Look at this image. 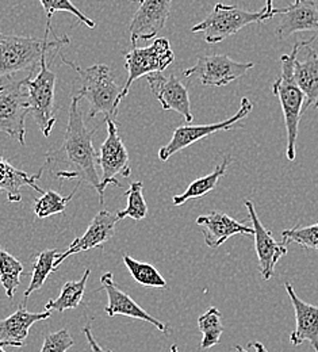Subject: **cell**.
Masks as SVG:
<instances>
[{
    "label": "cell",
    "mask_w": 318,
    "mask_h": 352,
    "mask_svg": "<svg viewBox=\"0 0 318 352\" xmlns=\"http://www.w3.org/2000/svg\"><path fill=\"white\" fill-rule=\"evenodd\" d=\"M75 95L69 104L68 124L63 142L46 153L45 167L63 180L89 183L100 195V177L98 175V152L92 138L95 129L89 131Z\"/></svg>",
    "instance_id": "cell-1"
},
{
    "label": "cell",
    "mask_w": 318,
    "mask_h": 352,
    "mask_svg": "<svg viewBox=\"0 0 318 352\" xmlns=\"http://www.w3.org/2000/svg\"><path fill=\"white\" fill-rule=\"evenodd\" d=\"M316 36H313L309 41L295 43L290 54H282L280 65L282 72L280 76L273 82V94L277 98L286 125V135H287V146H286V157L290 162H294L297 157V138L299 131V121L302 117V111L305 107V94L298 87L294 78V63L301 47H306L316 41Z\"/></svg>",
    "instance_id": "cell-2"
},
{
    "label": "cell",
    "mask_w": 318,
    "mask_h": 352,
    "mask_svg": "<svg viewBox=\"0 0 318 352\" xmlns=\"http://www.w3.org/2000/svg\"><path fill=\"white\" fill-rule=\"evenodd\" d=\"M49 32L45 30L44 38H33L14 34L0 33V78H8L23 71H34L40 68L46 52L60 49L69 44L67 36L47 40Z\"/></svg>",
    "instance_id": "cell-3"
},
{
    "label": "cell",
    "mask_w": 318,
    "mask_h": 352,
    "mask_svg": "<svg viewBox=\"0 0 318 352\" xmlns=\"http://www.w3.org/2000/svg\"><path fill=\"white\" fill-rule=\"evenodd\" d=\"M60 57L65 65L75 69L80 76L82 88L76 96L80 100L86 99L89 102L90 118H95L99 114L110 118L117 117L122 88L117 85L111 69L104 64H96L83 69L75 63L68 61L63 54Z\"/></svg>",
    "instance_id": "cell-4"
},
{
    "label": "cell",
    "mask_w": 318,
    "mask_h": 352,
    "mask_svg": "<svg viewBox=\"0 0 318 352\" xmlns=\"http://www.w3.org/2000/svg\"><path fill=\"white\" fill-rule=\"evenodd\" d=\"M266 11H245L237 6L217 3L213 11L198 25L191 28V33H205L207 44H218L237 34L241 29L267 21Z\"/></svg>",
    "instance_id": "cell-5"
},
{
    "label": "cell",
    "mask_w": 318,
    "mask_h": 352,
    "mask_svg": "<svg viewBox=\"0 0 318 352\" xmlns=\"http://www.w3.org/2000/svg\"><path fill=\"white\" fill-rule=\"evenodd\" d=\"M104 122L107 125V137L100 145V151L98 153V166L102 168L99 195L100 205L104 204V190L107 188V186L113 184L117 187H122L117 176L129 177L132 174L130 157L118 133V125L110 117H106Z\"/></svg>",
    "instance_id": "cell-6"
},
{
    "label": "cell",
    "mask_w": 318,
    "mask_h": 352,
    "mask_svg": "<svg viewBox=\"0 0 318 352\" xmlns=\"http://www.w3.org/2000/svg\"><path fill=\"white\" fill-rule=\"evenodd\" d=\"M54 88L56 74L50 71L44 57L37 76L27 78L26 89L29 114H32L38 129L45 137L50 135L57 121L54 113Z\"/></svg>",
    "instance_id": "cell-7"
},
{
    "label": "cell",
    "mask_w": 318,
    "mask_h": 352,
    "mask_svg": "<svg viewBox=\"0 0 318 352\" xmlns=\"http://www.w3.org/2000/svg\"><path fill=\"white\" fill-rule=\"evenodd\" d=\"M27 78L22 80H7L0 85V133L15 138L22 146L26 145L25 124L29 114Z\"/></svg>",
    "instance_id": "cell-8"
},
{
    "label": "cell",
    "mask_w": 318,
    "mask_h": 352,
    "mask_svg": "<svg viewBox=\"0 0 318 352\" xmlns=\"http://www.w3.org/2000/svg\"><path fill=\"white\" fill-rule=\"evenodd\" d=\"M175 60L174 50L167 38H156L153 44L145 47L133 46L125 54V65L128 69V80L122 87L121 102L129 94V89L137 79L167 69Z\"/></svg>",
    "instance_id": "cell-9"
},
{
    "label": "cell",
    "mask_w": 318,
    "mask_h": 352,
    "mask_svg": "<svg viewBox=\"0 0 318 352\" xmlns=\"http://www.w3.org/2000/svg\"><path fill=\"white\" fill-rule=\"evenodd\" d=\"M253 67V63H237L225 54H212L198 57L196 64L184 69L183 75L196 78L203 86L223 87L240 79Z\"/></svg>",
    "instance_id": "cell-10"
},
{
    "label": "cell",
    "mask_w": 318,
    "mask_h": 352,
    "mask_svg": "<svg viewBox=\"0 0 318 352\" xmlns=\"http://www.w3.org/2000/svg\"><path fill=\"white\" fill-rule=\"evenodd\" d=\"M252 109H253V103L248 98H242L238 111L225 121L210 124V125H199V126H192L187 124L179 126L174 132L171 141L159 151V159L161 162H167L171 156L181 152L182 149L191 146L194 142H198L214 133L230 131L234 125H237L241 120H244L252 111Z\"/></svg>",
    "instance_id": "cell-11"
},
{
    "label": "cell",
    "mask_w": 318,
    "mask_h": 352,
    "mask_svg": "<svg viewBox=\"0 0 318 352\" xmlns=\"http://www.w3.org/2000/svg\"><path fill=\"white\" fill-rule=\"evenodd\" d=\"M245 208L249 212V219L252 221V229L255 236V250L258 255L259 270L263 280H270L275 272V265L287 255V247L282 243H277L273 239V232L269 230L259 219L255 205L252 201H245Z\"/></svg>",
    "instance_id": "cell-12"
},
{
    "label": "cell",
    "mask_w": 318,
    "mask_h": 352,
    "mask_svg": "<svg viewBox=\"0 0 318 352\" xmlns=\"http://www.w3.org/2000/svg\"><path fill=\"white\" fill-rule=\"evenodd\" d=\"M146 82L153 96L160 102L163 110H172L181 114L184 122L188 125L192 122L194 116L191 111V103L188 91L177 75L166 78L161 72L146 76Z\"/></svg>",
    "instance_id": "cell-13"
},
{
    "label": "cell",
    "mask_w": 318,
    "mask_h": 352,
    "mask_svg": "<svg viewBox=\"0 0 318 352\" xmlns=\"http://www.w3.org/2000/svg\"><path fill=\"white\" fill-rule=\"evenodd\" d=\"M172 0H144L130 22V40L137 46L139 40L149 41L155 38L168 21Z\"/></svg>",
    "instance_id": "cell-14"
},
{
    "label": "cell",
    "mask_w": 318,
    "mask_h": 352,
    "mask_svg": "<svg viewBox=\"0 0 318 352\" xmlns=\"http://www.w3.org/2000/svg\"><path fill=\"white\" fill-rule=\"evenodd\" d=\"M100 285H102L100 290H104L107 293L109 304L104 309V311L109 317H114V316L121 314V316L132 317V318L141 320V321H146V322L155 325L163 333H167L170 331L167 324L155 318L145 309L141 308L129 294H126L125 292H122L118 287V285L114 280L113 272L103 274L100 276Z\"/></svg>",
    "instance_id": "cell-15"
},
{
    "label": "cell",
    "mask_w": 318,
    "mask_h": 352,
    "mask_svg": "<svg viewBox=\"0 0 318 352\" xmlns=\"http://www.w3.org/2000/svg\"><path fill=\"white\" fill-rule=\"evenodd\" d=\"M118 221L120 220L117 214L107 210H100L90 222V226L87 228L86 233L82 237L73 240L65 252H61V255L54 263L56 270L71 255H76L84 251H90L96 247H102L115 234V226Z\"/></svg>",
    "instance_id": "cell-16"
},
{
    "label": "cell",
    "mask_w": 318,
    "mask_h": 352,
    "mask_svg": "<svg viewBox=\"0 0 318 352\" xmlns=\"http://www.w3.org/2000/svg\"><path fill=\"white\" fill-rule=\"evenodd\" d=\"M282 18L275 29L279 40H286L294 33L316 32L318 33V7L316 0H295L283 8Z\"/></svg>",
    "instance_id": "cell-17"
},
{
    "label": "cell",
    "mask_w": 318,
    "mask_h": 352,
    "mask_svg": "<svg viewBox=\"0 0 318 352\" xmlns=\"http://www.w3.org/2000/svg\"><path fill=\"white\" fill-rule=\"evenodd\" d=\"M284 287L295 310V329L290 335L291 346L298 347L309 342L315 351L318 352V307L304 302L290 282H286Z\"/></svg>",
    "instance_id": "cell-18"
},
{
    "label": "cell",
    "mask_w": 318,
    "mask_h": 352,
    "mask_svg": "<svg viewBox=\"0 0 318 352\" xmlns=\"http://www.w3.org/2000/svg\"><path fill=\"white\" fill-rule=\"evenodd\" d=\"M196 223L202 228L203 239L207 247L218 248L227 239L236 234H253L252 226H247L221 212H212L196 219Z\"/></svg>",
    "instance_id": "cell-19"
},
{
    "label": "cell",
    "mask_w": 318,
    "mask_h": 352,
    "mask_svg": "<svg viewBox=\"0 0 318 352\" xmlns=\"http://www.w3.org/2000/svg\"><path fill=\"white\" fill-rule=\"evenodd\" d=\"M52 316V311L32 313L26 305H19L16 311L0 321V346L1 347H22L29 336L30 328Z\"/></svg>",
    "instance_id": "cell-20"
},
{
    "label": "cell",
    "mask_w": 318,
    "mask_h": 352,
    "mask_svg": "<svg viewBox=\"0 0 318 352\" xmlns=\"http://www.w3.org/2000/svg\"><path fill=\"white\" fill-rule=\"evenodd\" d=\"M44 173V167L34 175L21 171L11 166L5 159L0 156V191L7 194L10 202H19L22 198V190L25 187H32L33 190L44 194L45 191L37 184Z\"/></svg>",
    "instance_id": "cell-21"
},
{
    "label": "cell",
    "mask_w": 318,
    "mask_h": 352,
    "mask_svg": "<svg viewBox=\"0 0 318 352\" xmlns=\"http://www.w3.org/2000/svg\"><path fill=\"white\" fill-rule=\"evenodd\" d=\"M310 46V45H309ZM308 46L305 61L294 63V78L298 87L305 94V109H318V50Z\"/></svg>",
    "instance_id": "cell-22"
},
{
    "label": "cell",
    "mask_w": 318,
    "mask_h": 352,
    "mask_svg": "<svg viewBox=\"0 0 318 352\" xmlns=\"http://www.w3.org/2000/svg\"><path fill=\"white\" fill-rule=\"evenodd\" d=\"M231 163V157L227 156L224 157L223 163L218 164L216 167V170L209 174V175L202 176L199 179H195L188 187L187 190L181 194V195H175L172 198V202L175 206H181L183 204H185L187 201L190 199H194V198H201L203 195H206L207 192L213 191L216 188V186L218 184V182L225 176L227 174V167L229 164Z\"/></svg>",
    "instance_id": "cell-23"
},
{
    "label": "cell",
    "mask_w": 318,
    "mask_h": 352,
    "mask_svg": "<svg viewBox=\"0 0 318 352\" xmlns=\"http://www.w3.org/2000/svg\"><path fill=\"white\" fill-rule=\"evenodd\" d=\"M90 274H91V270L87 268L84 271L83 276L79 280H69V282H67L63 286L60 296L56 300H52V301L46 302V311L64 313L65 310L78 308L80 305L82 300H83L86 285H87Z\"/></svg>",
    "instance_id": "cell-24"
},
{
    "label": "cell",
    "mask_w": 318,
    "mask_h": 352,
    "mask_svg": "<svg viewBox=\"0 0 318 352\" xmlns=\"http://www.w3.org/2000/svg\"><path fill=\"white\" fill-rule=\"evenodd\" d=\"M60 255H61V252L58 250H46L36 256V261L33 264V274H32L30 285L25 292L26 301L34 292L40 290L44 286L47 276L56 271L54 263Z\"/></svg>",
    "instance_id": "cell-25"
},
{
    "label": "cell",
    "mask_w": 318,
    "mask_h": 352,
    "mask_svg": "<svg viewBox=\"0 0 318 352\" xmlns=\"http://www.w3.org/2000/svg\"><path fill=\"white\" fill-rule=\"evenodd\" d=\"M198 327L202 332V340L199 344L201 350H207L218 344L224 333L221 311L214 307L207 309V311L198 318Z\"/></svg>",
    "instance_id": "cell-26"
},
{
    "label": "cell",
    "mask_w": 318,
    "mask_h": 352,
    "mask_svg": "<svg viewBox=\"0 0 318 352\" xmlns=\"http://www.w3.org/2000/svg\"><path fill=\"white\" fill-rule=\"evenodd\" d=\"M124 263L129 270L133 279L139 285L153 289H167V280L155 265L138 262L128 254L124 255Z\"/></svg>",
    "instance_id": "cell-27"
},
{
    "label": "cell",
    "mask_w": 318,
    "mask_h": 352,
    "mask_svg": "<svg viewBox=\"0 0 318 352\" xmlns=\"http://www.w3.org/2000/svg\"><path fill=\"white\" fill-rule=\"evenodd\" d=\"M23 265L11 254L0 248V283L8 298H14L16 289L21 286Z\"/></svg>",
    "instance_id": "cell-28"
},
{
    "label": "cell",
    "mask_w": 318,
    "mask_h": 352,
    "mask_svg": "<svg viewBox=\"0 0 318 352\" xmlns=\"http://www.w3.org/2000/svg\"><path fill=\"white\" fill-rule=\"evenodd\" d=\"M78 187L73 188L72 192L68 197H63L57 191L47 190L41 195V198L36 199V202L33 205V212L36 213V216L38 219H47L50 216L64 213L69 201H72V198L75 197V194L78 191Z\"/></svg>",
    "instance_id": "cell-29"
},
{
    "label": "cell",
    "mask_w": 318,
    "mask_h": 352,
    "mask_svg": "<svg viewBox=\"0 0 318 352\" xmlns=\"http://www.w3.org/2000/svg\"><path fill=\"white\" fill-rule=\"evenodd\" d=\"M144 184L142 182H132L129 186V190L125 192V197L128 198V206L124 210H118L115 214L118 220L124 219H132L135 221L144 220L148 216V205L144 199Z\"/></svg>",
    "instance_id": "cell-30"
},
{
    "label": "cell",
    "mask_w": 318,
    "mask_h": 352,
    "mask_svg": "<svg viewBox=\"0 0 318 352\" xmlns=\"http://www.w3.org/2000/svg\"><path fill=\"white\" fill-rule=\"evenodd\" d=\"M291 243L298 244L304 250H315L318 252V222L301 228L299 225L282 232V244L286 247Z\"/></svg>",
    "instance_id": "cell-31"
},
{
    "label": "cell",
    "mask_w": 318,
    "mask_h": 352,
    "mask_svg": "<svg viewBox=\"0 0 318 352\" xmlns=\"http://www.w3.org/2000/svg\"><path fill=\"white\" fill-rule=\"evenodd\" d=\"M44 11L46 14V23H52V16L56 12H68L73 16H76L82 23H84L89 29H95L96 23L89 18L86 14H83L73 3L72 0H40Z\"/></svg>",
    "instance_id": "cell-32"
},
{
    "label": "cell",
    "mask_w": 318,
    "mask_h": 352,
    "mask_svg": "<svg viewBox=\"0 0 318 352\" xmlns=\"http://www.w3.org/2000/svg\"><path fill=\"white\" fill-rule=\"evenodd\" d=\"M75 344L71 333L67 329L46 335L43 349L40 352H67Z\"/></svg>",
    "instance_id": "cell-33"
},
{
    "label": "cell",
    "mask_w": 318,
    "mask_h": 352,
    "mask_svg": "<svg viewBox=\"0 0 318 352\" xmlns=\"http://www.w3.org/2000/svg\"><path fill=\"white\" fill-rule=\"evenodd\" d=\"M83 331H84V335H86V338H87V342H89V344H90V347H91L92 352H111L110 350H104V349L96 342V339H95V336H93V333H92L91 325H90V324L86 325Z\"/></svg>",
    "instance_id": "cell-34"
},
{
    "label": "cell",
    "mask_w": 318,
    "mask_h": 352,
    "mask_svg": "<svg viewBox=\"0 0 318 352\" xmlns=\"http://www.w3.org/2000/svg\"><path fill=\"white\" fill-rule=\"evenodd\" d=\"M266 15L270 18H273L275 15H280L283 12V8H273V0H266V7H264Z\"/></svg>",
    "instance_id": "cell-35"
},
{
    "label": "cell",
    "mask_w": 318,
    "mask_h": 352,
    "mask_svg": "<svg viewBox=\"0 0 318 352\" xmlns=\"http://www.w3.org/2000/svg\"><path fill=\"white\" fill-rule=\"evenodd\" d=\"M249 347H253L256 352H269L266 350V347L262 344V343H259V342H253V343H249Z\"/></svg>",
    "instance_id": "cell-36"
},
{
    "label": "cell",
    "mask_w": 318,
    "mask_h": 352,
    "mask_svg": "<svg viewBox=\"0 0 318 352\" xmlns=\"http://www.w3.org/2000/svg\"><path fill=\"white\" fill-rule=\"evenodd\" d=\"M236 351L237 352H248L244 347H241V346H236Z\"/></svg>",
    "instance_id": "cell-37"
},
{
    "label": "cell",
    "mask_w": 318,
    "mask_h": 352,
    "mask_svg": "<svg viewBox=\"0 0 318 352\" xmlns=\"http://www.w3.org/2000/svg\"><path fill=\"white\" fill-rule=\"evenodd\" d=\"M171 352H179V349H178V346H177V344L171 346Z\"/></svg>",
    "instance_id": "cell-38"
},
{
    "label": "cell",
    "mask_w": 318,
    "mask_h": 352,
    "mask_svg": "<svg viewBox=\"0 0 318 352\" xmlns=\"http://www.w3.org/2000/svg\"><path fill=\"white\" fill-rule=\"evenodd\" d=\"M0 352H5L3 350V347H1V346H0Z\"/></svg>",
    "instance_id": "cell-39"
},
{
    "label": "cell",
    "mask_w": 318,
    "mask_h": 352,
    "mask_svg": "<svg viewBox=\"0 0 318 352\" xmlns=\"http://www.w3.org/2000/svg\"><path fill=\"white\" fill-rule=\"evenodd\" d=\"M136 1H139V3H142V1H144V0H136Z\"/></svg>",
    "instance_id": "cell-40"
}]
</instances>
